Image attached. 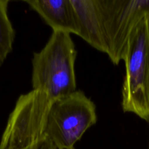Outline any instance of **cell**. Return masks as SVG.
<instances>
[{
	"instance_id": "7",
	"label": "cell",
	"mask_w": 149,
	"mask_h": 149,
	"mask_svg": "<svg viewBox=\"0 0 149 149\" xmlns=\"http://www.w3.org/2000/svg\"><path fill=\"white\" fill-rule=\"evenodd\" d=\"M36 149H57L56 146L48 138H45Z\"/></svg>"
},
{
	"instance_id": "1",
	"label": "cell",
	"mask_w": 149,
	"mask_h": 149,
	"mask_svg": "<svg viewBox=\"0 0 149 149\" xmlns=\"http://www.w3.org/2000/svg\"><path fill=\"white\" fill-rule=\"evenodd\" d=\"M121 106L149 123V13L137 25L124 51Z\"/></svg>"
},
{
	"instance_id": "2",
	"label": "cell",
	"mask_w": 149,
	"mask_h": 149,
	"mask_svg": "<svg viewBox=\"0 0 149 149\" xmlns=\"http://www.w3.org/2000/svg\"><path fill=\"white\" fill-rule=\"evenodd\" d=\"M96 120L94 103L83 91L76 90L54 102L48 114L45 138L57 149L72 148Z\"/></svg>"
},
{
	"instance_id": "4",
	"label": "cell",
	"mask_w": 149,
	"mask_h": 149,
	"mask_svg": "<svg viewBox=\"0 0 149 149\" xmlns=\"http://www.w3.org/2000/svg\"><path fill=\"white\" fill-rule=\"evenodd\" d=\"M78 26L77 36L97 50L108 53L99 0H71Z\"/></svg>"
},
{
	"instance_id": "3",
	"label": "cell",
	"mask_w": 149,
	"mask_h": 149,
	"mask_svg": "<svg viewBox=\"0 0 149 149\" xmlns=\"http://www.w3.org/2000/svg\"><path fill=\"white\" fill-rule=\"evenodd\" d=\"M111 62L118 65L131 33L149 13V0H99Z\"/></svg>"
},
{
	"instance_id": "6",
	"label": "cell",
	"mask_w": 149,
	"mask_h": 149,
	"mask_svg": "<svg viewBox=\"0 0 149 149\" xmlns=\"http://www.w3.org/2000/svg\"><path fill=\"white\" fill-rule=\"evenodd\" d=\"M9 0H0V66L13 50L14 29L8 16Z\"/></svg>"
},
{
	"instance_id": "8",
	"label": "cell",
	"mask_w": 149,
	"mask_h": 149,
	"mask_svg": "<svg viewBox=\"0 0 149 149\" xmlns=\"http://www.w3.org/2000/svg\"><path fill=\"white\" fill-rule=\"evenodd\" d=\"M61 149H75L74 147H72V148H61Z\"/></svg>"
},
{
	"instance_id": "5",
	"label": "cell",
	"mask_w": 149,
	"mask_h": 149,
	"mask_svg": "<svg viewBox=\"0 0 149 149\" xmlns=\"http://www.w3.org/2000/svg\"><path fill=\"white\" fill-rule=\"evenodd\" d=\"M24 2L40 15L53 31L78 35L75 12L71 0H27Z\"/></svg>"
}]
</instances>
